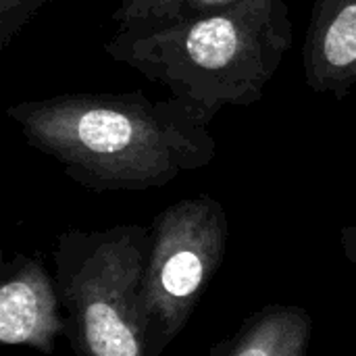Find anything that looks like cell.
I'll return each mask as SVG.
<instances>
[{
	"label": "cell",
	"mask_w": 356,
	"mask_h": 356,
	"mask_svg": "<svg viewBox=\"0 0 356 356\" xmlns=\"http://www.w3.org/2000/svg\"><path fill=\"white\" fill-rule=\"evenodd\" d=\"M6 115L31 148L94 192L163 188L217 159L209 123L173 96L60 94L10 104Z\"/></svg>",
	"instance_id": "cell-1"
},
{
	"label": "cell",
	"mask_w": 356,
	"mask_h": 356,
	"mask_svg": "<svg viewBox=\"0 0 356 356\" xmlns=\"http://www.w3.org/2000/svg\"><path fill=\"white\" fill-rule=\"evenodd\" d=\"M292 40L286 0H240L219 10L117 31L104 50L211 123L225 106H250L263 98Z\"/></svg>",
	"instance_id": "cell-2"
},
{
	"label": "cell",
	"mask_w": 356,
	"mask_h": 356,
	"mask_svg": "<svg viewBox=\"0 0 356 356\" xmlns=\"http://www.w3.org/2000/svg\"><path fill=\"white\" fill-rule=\"evenodd\" d=\"M150 227L67 229L52 248L65 338L77 356H150L140 288Z\"/></svg>",
	"instance_id": "cell-3"
},
{
	"label": "cell",
	"mask_w": 356,
	"mask_h": 356,
	"mask_svg": "<svg viewBox=\"0 0 356 356\" xmlns=\"http://www.w3.org/2000/svg\"><path fill=\"white\" fill-rule=\"evenodd\" d=\"M229 240L223 204L211 194L181 198L150 223L140 307L150 356H163L186 330L217 275Z\"/></svg>",
	"instance_id": "cell-4"
},
{
	"label": "cell",
	"mask_w": 356,
	"mask_h": 356,
	"mask_svg": "<svg viewBox=\"0 0 356 356\" xmlns=\"http://www.w3.org/2000/svg\"><path fill=\"white\" fill-rule=\"evenodd\" d=\"M0 342L50 356L65 334V315L54 275L38 257L15 254L0 269Z\"/></svg>",
	"instance_id": "cell-5"
},
{
	"label": "cell",
	"mask_w": 356,
	"mask_h": 356,
	"mask_svg": "<svg viewBox=\"0 0 356 356\" xmlns=\"http://www.w3.org/2000/svg\"><path fill=\"white\" fill-rule=\"evenodd\" d=\"M302 63L313 92L344 98L356 88V0L313 2Z\"/></svg>",
	"instance_id": "cell-6"
},
{
	"label": "cell",
	"mask_w": 356,
	"mask_h": 356,
	"mask_svg": "<svg viewBox=\"0 0 356 356\" xmlns=\"http://www.w3.org/2000/svg\"><path fill=\"white\" fill-rule=\"evenodd\" d=\"M311 340L313 317L305 307L265 305L207 356H307Z\"/></svg>",
	"instance_id": "cell-7"
},
{
	"label": "cell",
	"mask_w": 356,
	"mask_h": 356,
	"mask_svg": "<svg viewBox=\"0 0 356 356\" xmlns=\"http://www.w3.org/2000/svg\"><path fill=\"white\" fill-rule=\"evenodd\" d=\"M181 0H121L113 10V21L117 31L131 27L159 25L177 19Z\"/></svg>",
	"instance_id": "cell-8"
},
{
	"label": "cell",
	"mask_w": 356,
	"mask_h": 356,
	"mask_svg": "<svg viewBox=\"0 0 356 356\" xmlns=\"http://www.w3.org/2000/svg\"><path fill=\"white\" fill-rule=\"evenodd\" d=\"M48 0H0V48L6 50L10 40L19 35L23 25Z\"/></svg>",
	"instance_id": "cell-9"
},
{
	"label": "cell",
	"mask_w": 356,
	"mask_h": 356,
	"mask_svg": "<svg viewBox=\"0 0 356 356\" xmlns=\"http://www.w3.org/2000/svg\"><path fill=\"white\" fill-rule=\"evenodd\" d=\"M240 0H181L179 15L177 17H188V15H202L209 10H219L229 4H236Z\"/></svg>",
	"instance_id": "cell-10"
},
{
	"label": "cell",
	"mask_w": 356,
	"mask_h": 356,
	"mask_svg": "<svg viewBox=\"0 0 356 356\" xmlns=\"http://www.w3.org/2000/svg\"><path fill=\"white\" fill-rule=\"evenodd\" d=\"M340 246L346 261L356 267V225H344L340 229Z\"/></svg>",
	"instance_id": "cell-11"
}]
</instances>
